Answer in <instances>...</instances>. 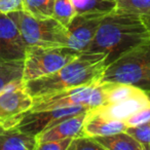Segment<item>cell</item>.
I'll return each mask as SVG.
<instances>
[{
  "label": "cell",
  "mask_w": 150,
  "mask_h": 150,
  "mask_svg": "<svg viewBox=\"0 0 150 150\" xmlns=\"http://www.w3.org/2000/svg\"><path fill=\"white\" fill-rule=\"evenodd\" d=\"M125 132L135 140H137L143 146L144 150H146L147 146L150 145V120L137 127H127Z\"/></svg>",
  "instance_id": "44dd1931"
},
{
  "label": "cell",
  "mask_w": 150,
  "mask_h": 150,
  "mask_svg": "<svg viewBox=\"0 0 150 150\" xmlns=\"http://www.w3.org/2000/svg\"><path fill=\"white\" fill-rule=\"evenodd\" d=\"M118 11L150 15V0H116Z\"/></svg>",
  "instance_id": "ffe728a7"
},
{
  "label": "cell",
  "mask_w": 150,
  "mask_h": 150,
  "mask_svg": "<svg viewBox=\"0 0 150 150\" xmlns=\"http://www.w3.org/2000/svg\"><path fill=\"white\" fill-rule=\"evenodd\" d=\"M54 0H24V11L38 19L52 18Z\"/></svg>",
  "instance_id": "ac0fdd59"
},
{
  "label": "cell",
  "mask_w": 150,
  "mask_h": 150,
  "mask_svg": "<svg viewBox=\"0 0 150 150\" xmlns=\"http://www.w3.org/2000/svg\"><path fill=\"white\" fill-rule=\"evenodd\" d=\"M68 150H104V148L94 138L81 136L72 140Z\"/></svg>",
  "instance_id": "7402d4cb"
},
{
  "label": "cell",
  "mask_w": 150,
  "mask_h": 150,
  "mask_svg": "<svg viewBox=\"0 0 150 150\" xmlns=\"http://www.w3.org/2000/svg\"><path fill=\"white\" fill-rule=\"evenodd\" d=\"M102 81L132 84L150 94V37L110 63Z\"/></svg>",
  "instance_id": "3957f363"
},
{
  "label": "cell",
  "mask_w": 150,
  "mask_h": 150,
  "mask_svg": "<svg viewBox=\"0 0 150 150\" xmlns=\"http://www.w3.org/2000/svg\"><path fill=\"white\" fill-rule=\"evenodd\" d=\"M104 150H144L143 146L127 132L94 138Z\"/></svg>",
  "instance_id": "2e32d148"
},
{
  "label": "cell",
  "mask_w": 150,
  "mask_h": 150,
  "mask_svg": "<svg viewBox=\"0 0 150 150\" xmlns=\"http://www.w3.org/2000/svg\"><path fill=\"white\" fill-rule=\"evenodd\" d=\"M104 104V91L102 81L82 86L70 90L61 91L33 99V105L30 111L52 110L73 106H84L88 108Z\"/></svg>",
  "instance_id": "8992f818"
},
{
  "label": "cell",
  "mask_w": 150,
  "mask_h": 150,
  "mask_svg": "<svg viewBox=\"0 0 150 150\" xmlns=\"http://www.w3.org/2000/svg\"><path fill=\"white\" fill-rule=\"evenodd\" d=\"M80 54L69 46H27L23 80L27 82L56 72Z\"/></svg>",
  "instance_id": "5b68a950"
},
{
  "label": "cell",
  "mask_w": 150,
  "mask_h": 150,
  "mask_svg": "<svg viewBox=\"0 0 150 150\" xmlns=\"http://www.w3.org/2000/svg\"><path fill=\"white\" fill-rule=\"evenodd\" d=\"M141 18H142V20H143V22H144V24H145L147 30L150 33V15H142Z\"/></svg>",
  "instance_id": "484cf974"
},
{
  "label": "cell",
  "mask_w": 150,
  "mask_h": 150,
  "mask_svg": "<svg viewBox=\"0 0 150 150\" xmlns=\"http://www.w3.org/2000/svg\"><path fill=\"white\" fill-rule=\"evenodd\" d=\"M150 37L141 16L115 11L103 17L88 52L104 54L107 66L117 58Z\"/></svg>",
  "instance_id": "6da1fadb"
},
{
  "label": "cell",
  "mask_w": 150,
  "mask_h": 150,
  "mask_svg": "<svg viewBox=\"0 0 150 150\" xmlns=\"http://www.w3.org/2000/svg\"><path fill=\"white\" fill-rule=\"evenodd\" d=\"M27 46H68L67 28L54 18L38 19L25 11L8 13Z\"/></svg>",
  "instance_id": "277c9868"
},
{
  "label": "cell",
  "mask_w": 150,
  "mask_h": 150,
  "mask_svg": "<svg viewBox=\"0 0 150 150\" xmlns=\"http://www.w3.org/2000/svg\"><path fill=\"white\" fill-rule=\"evenodd\" d=\"M88 110L76 114L72 117L65 119L59 122L58 125L45 129L36 136L37 146L41 143L52 140L66 139V138H77L82 136V127H83L84 119L86 117Z\"/></svg>",
  "instance_id": "7c38bea8"
},
{
  "label": "cell",
  "mask_w": 150,
  "mask_h": 150,
  "mask_svg": "<svg viewBox=\"0 0 150 150\" xmlns=\"http://www.w3.org/2000/svg\"><path fill=\"white\" fill-rule=\"evenodd\" d=\"M76 15H107L117 9L116 0H71Z\"/></svg>",
  "instance_id": "e0dca14e"
},
{
  "label": "cell",
  "mask_w": 150,
  "mask_h": 150,
  "mask_svg": "<svg viewBox=\"0 0 150 150\" xmlns=\"http://www.w3.org/2000/svg\"><path fill=\"white\" fill-rule=\"evenodd\" d=\"M127 125L123 121L111 119L90 108L86 112L82 127V136L91 138L103 137L125 132Z\"/></svg>",
  "instance_id": "4fadbf2b"
},
{
  "label": "cell",
  "mask_w": 150,
  "mask_h": 150,
  "mask_svg": "<svg viewBox=\"0 0 150 150\" xmlns=\"http://www.w3.org/2000/svg\"><path fill=\"white\" fill-rule=\"evenodd\" d=\"M36 136L24 133L18 127L4 129L0 127V150H36Z\"/></svg>",
  "instance_id": "5bb4252c"
},
{
  "label": "cell",
  "mask_w": 150,
  "mask_h": 150,
  "mask_svg": "<svg viewBox=\"0 0 150 150\" xmlns=\"http://www.w3.org/2000/svg\"><path fill=\"white\" fill-rule=\"evenodd\" d=\"M105 15H76L67 26L69 47L86 52Z\"/></svg>",
  "instance_id": "9c48e42d"
},
{
  "label": "cell",
  "mask_w": 150,
  "mask_h": 150,
  "mask_svg": "<svg viewBox=\"0 0 150 150\" xmlns=\"http://www.w3.org/2000/svg\"><path fill=\"white\" fill-rule=\"evenodd\" d=\"M33 98L26 90L25 82L0 94V127L11 129L19 125L31 110Z\"/></svg>",
  "instance_id": "52a82bcc"
},
{
  "label": "cell",
  "mask_w": 150,
  "mask_h": 150,
  "mask_svg": "<svg viewBox=\"0 0 150 150\" xmlns=\"http://www.w3.org/2000/svg\"><path fill=\"white\" fill-rule=\"evenodd\" d=\"M24 60L0 61V94L23 80Z\"/></svg>",
  "instance_id": "9a60e30c"
},
{
  "label": "cell",
  "mask_w": 150,
  "mask_h": 150,
  "mask_svg": "<svg viewBox=\"0 0 150 150\" xmlns=\"http://www.w3.org/2000/svg\"><path fill=\"white\" fill-rule=\"evenodd\" d=\"M150 104V96L147 92L142 91L140 94L127 98L123 101L112 104H104L92 108L96 112L111 119L125 121L127 117L138 111L139 109Z\"/></svg>",
  "instance_id": "8fae6325"
},
{
  "label": "cell",
  "mask_w": 150,
  "mask_h": 150,
  "mask_svg": "<svg viewBox=\"0 0 150 150\" xmlns=\"http://www.w3.org/2000/svg\"><path fill=\"white\" fill-rule=\"evenodd\" d=\"M27 44L8 13H0V61L24 60Z\"/></svg>",
  "instance_id": "30bf717a"
},
{
  "label": "cell",
  "mask_w": 150,
  "mask_h": 150,
  "mask_svg": "<svg viewBox=\"0 0 150 150\" xmlns=\"http://www.w3.org/2000/svg\"><path fill=\"white\" fill-rule=\"evenodd\" d=\"M76 16V11L71 0H54L52 18L67 27L68 24Z\"/></svg>",
  "instance_id": "d6986e66"
},
{
  "label": "cell",
  "mask_w": 150,
  "mask_h": 150,
  "mask_svg": "<svg viewBox=\"0 0 150 150\" xmlns=\"http://www.w3.org/2000/svg\"><path fill=\"white\" fill-rule=\"evenodd\" d=\"M150 120V104L146 105L145 107L136 111L134 114L127 117L123 122L125 123L127 127H137V125H143Z\"/></svg>",
  "instance_id": "603a6c76"
},
{
  "label": "cell",
  "mask_w": 150,
  "mask_h": 150,
  "mask_svg": "<svg viewBox=\"0 0 150 150\" xmlns=\"http://www.w3.org/2000/svg\"><path fill=\"white\" fill-rule=\"evenodd\" d=\"M88 109V107L84 106H73L52 110L29 111L19 123L18 127L24 133L37 136L39 133L58 125L61 121Z\"/></svg>",
  "instance_id": "ba28073f"
},
{
  "label": "cell",
  "mask_w": 150,
  "mask_h": 150,
  "mask_svg": "<svg viewBox=\"0 0 150 150\" xmlns=\"http://www.w3.org/2000/svg\"><path fill=\"white\" fill-rule=\"evenodd\" d=\"M24 11V0H0V13H11Z\"/></svg>",
  "instance_id": "d4e9b609"
},
{
  "label": "cell",
  "mask_w": 150,
  "mask_h": 150,
  "mask_svg": "<svg viewBox=\"0 0 150 150\" xmlns=\"http://www.w3.org/2000/svg\"><path fill=\"white\" fill-rule=\"evenodd\" d=\"M72 140L73 138H66V139L44 142V143L39 144L36 150H68Z\"/></svg>",
  "instance_id": "cb8c5ba5"
},
{
  "label": "cell",
  "mask_w": 150,
  "mask_h": 150,
  "mask_svg": "<svg viewBox=\"0 0 150 150\" xmlns=\"http://www.w3.org/2000/svg\"><path fill=\"white\" fill-rule=\"evenodd\" d=\"M106 67L104 54L83 52L56 72L25 82V86L35 99L101 81Z\"/></svg>",
  "instance_id": "7a4b0ae2"
}]
</instances>
